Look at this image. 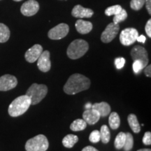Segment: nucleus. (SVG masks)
Wrapping results in <instances>:
<instances>
[{
    "label": "nucleus",
    "mask_w": 151,
    "mask_h": 151,
    "mask_svg": "<svg viewBox=\"0 0 151 151\" xmlns=\"http://www.w3.org/2000/svg\"><path fill=\"white\" fill-rule=\"evenodd\" d=\"M37 67L42 72H48L51 68V62L50 60V52L48 50L43 51L37 60Z\"/></svg>",
    "instance_id": "nucleus-12"
},
{
    "label": "nucleus",
    "mask_w": 151,
    "mask_h": 151,
    "mask_svg": "<svg viewBox=\"0 0 151 151\" xmlns=\"http://www.w3.org/2000/svg\"><path fill=\"white\" fill-rule=\"evenodd\" d=\"M100 117L101 116H100L99 113L93 109H86L83 113V120L86 122L87 124H90V125L97 123L99 120Z\"/></svg>",
    "instance_id": "nucleus-15"
},
{
    "label": "nucleus",
    "mask_w": 151,
    "mask_h": 151,
    "mask_svg": "<svg viewBox=\"0 0 151 151\" xmlns=\"http://www.w3.org/2000/svg\"><path fill=\"white\" fill-rule=\"evenodd\" d=\"M127 121L129 127L134 133H139L141 131V126L138 121L137 117L134 114H129L127 117Z\"/></svg>",
    "instance_id": "nucleus-18"
},
{
    "label": "nucleus",
    "mask_w": 151,
    "mask_h": 151,
    "mask_svg": "<svg viewBox=\"0 0 151 151\" xmlns=\"http://www.w3.org/2000/svg\"><path fill=\"white\" fill-rule=\"evenodd\" d=\"M18 85V80L14 76L5 74L0 77V91H9Z\"/></svg>",
    "instance_id": "nucleus-10"
},
{
    "label": "nucleus",
    "mask_w": 151,
    "mask_h": 151,
    "mask_svg": "<svg viewBox=\"0 0 151 151\" xmlns=\"http://www.w3.org/2000/svg\"><path fill=\"white\" fill-rule=\"evenodd\" d=\"M120 26L118 24H114L113 22L109 23L106 27L101 36V40L104 43H110L119 32Z\"/></svg>",
    "instance_id": "nucleus-8"
},
{
    "label": "nucleus",
    "mask_w": 151,
    "mask_h": 151,
    "mask_svg": "<svg viewBox=\"0 0 151 151\" xmlns=\"http://www.w3.org/2000/svg\"><path fill=\"white\" fill-rule=\"evenodd\" d=\"M145 30H146V32L147 35L148 36V37H151V20L149 19L148 21L147 22L146 24V27H145Z\"/></svg>",
    "instance_id": "nucleus-33"
},
{
    "label": "nucleus",
    "mask_w": 151,
    "mask_h": 151,
    "mask_svg": "<svg viewBox=\"0 0 151 151\" xmlns=\"http://www.w3.org/2000/svg\"><path fill=\"white\" fill-rule=\"evenodd\" d=\"M14 1H22V0H14Z\"/></svg>",
    "instance_id": "nucleus-40"
},
{
    "label": "nucleus",
    "mask_w": 151,
    "mask_h": 151,
    "mask_svg": "<svg viewBox=\"0 0 151 151\" xmlns=\"http://www.w3.org/2000/svg\"><path fill=\"white\" fill-rule=\"evenodd\" d=\"M89 45L83 39H76L70 43L67 48V55L71 60H77L86 53Z\"/></svg>",
    "instance_id": "nucleus-3"
},
{
    "label": "nucleus",
    "mask_w": 151,
    "mask_h": 151,
    "mask_svg": "<svg viewBox=\"0 0 151 151\" xmlns=\"http://www.w3.org/2000/svg\"><path fill=\"white\" fill-rule=\"evenodd\" d=\"M10 38V30L6 25L0 23V43H5Z\"/></svg>",
    "instance_id": "nucleus-22"
},
{
    "label": "nucleus",
    "mask_w": 151,
    "mask_h": 151,
    "mask_svg": "<svg viewBox=\"0 0 151 151\" xmlns=\"http://www.w3.org/2000/svg\"><path fill=\"white\" fill-rule=\"evenodd\" d=\"M87 127V123L83 119H77L70 125V129L73 132H78L84 130Z\"/></svg>",
    "instance_id": "nucleus-21"
},
{
    "label": "nucleus",
    "mask_w": 151,
    "mask_h": 151,
    "mask_svg": "<svg viewBox=\"0 0 151 151\" xmlns=\"http://www.w3.org/2000/svg\"><path fill=\"white\" fill-rule=\"evenodd\" d=\"M39 10V4L36 0H28L22 5L20 11L25 16H32Z\"/></svg>",
    "instance_id": "nucleus-11"
},
{
    "label": "nucleus",
    "mask_w": 151,
    "mask_h": 151,
    "mask_svg": "<svg viewBox=\"0 0 151 151\" xmlns=\"http://www.w3.org/2000/svg\"><path fill=\"white\" fill-rule=\"evenodd\" d=\"M89 140L90 142L96 143H98L101 140V137H100V133L99 130H94L90 133L89 137Z\"/></svg>",
    "instance_id": "nucleus-29"
},
{
    "label": "nucleus",
    "mask_w": 151,
    "mask_h": 151,
    "mask_svg": "<svg viewBox=\"0 0 151 151\" xmlns=\"http://www.w3.org/2000/svg\"><path fill=\"white\" fill-rule=\"evenodd\" d=\"M109 123L112 129H116L120 127V118L116 112L111 113L109 118Z\"/></svg>",
    "instance_id": "nucleus-20"
},
{
    "label": "nucleus",
    "mask_w": 151,
    "mask_h": 151,
    "mask_svg": "<svg viewBox=\"0 0 151 151\" xmlns=\"http://www.w3.org/2000/svg\"><path fill=\"white\" fill-rule=\"evenodd\" d=\"M139 32L134 28H126L120 35V41L123 46H129L137 41Z\"/></svg>",
    "instance_id": "nucleus-6"
},
{
    "label": "nucleus",
    "mask_w": 151,
    "mask_h": 151,
    "mask_svg": "<svg viewBox=\"0 0 151 151\" xmlns=\"http://www.w3.org/2000/svg\"><path fill=\"white\" fill-rule=\"evenodd\" d=\"M142 141L145 145H146V146H148V145L150 146L151 144V133L150 132H146V133L144 134Z\"/></svg>",
    "instance_id": "nucleus-32"
},
{
    "label": "nucleus",
    "mask_w": 151,
    "mask_h": 151,
    "mask_svg": "<svg viewBox=\"0 0 151 151\" xmlns=\"http://www.w3.org/2000/svg\"><path fill=\"white\" fill-rule=\"evenodd\" d=\"M93 14L94 11L92 9L84 8L81 5L75 6L71 11V15L75 18H91Z\"/></svg>",
    "instance_id": "nucleus-14"
},
{
    "label": "nucleus",
    "mask_w": 151,
    "mask_h": 151,
    "mask_svg": "<svg viewBox=\"0 0 151 151\" xmlns=\"http://www.w3.org/2000/svg\"><path fill=\"white\" fill-rule=\"evenodd\" d=\"M144 73L147 77L151 76V65H147L146 67L144 68Z\"/></svg>",
    "instance_id": "nucleus-34"
},
{
    "label": "nucleus",
    "mask_w": 151,
    "mask_h": 151,
    "mask_svg": "<svg viewBox=\"0 0 151 151\" xmlns=\"http://www.w3.org/2000/svg\"><path fill=\"white\" fill-rule=\"evenodd\" d=\"M125 64V60L124 58H118L115 60V65L118 69H122Z\"/></svg>",
    "instance_id": "nucleus-31"
},
{
    "label": "nucleus",
    "mask_w": 151,
    "mask_h": 151,
    "mask_svg": "<svg viewBox=\"0 0 151 151\" xmlns=\"http://www.w3.org/2000/svg\"><path fill=\"white\" fill-rule=\"evenodd\" d=\"M99 133L101 141H102V143H108L111 139V133L109 127L105 124H104V125L101 126Z\"/></svg>",
    "instance_id": "nucleus-23"
},
{
    "label": "nucleus",
    "mask_w": 151,
    "mask_h": 151,
    "mask_svg": "<svg viewBox=\"0 0 151 151\" xmlns=\"http://www.w3.org/2000/svg\"><path fill=\"white\" fill-rule=\"evenodd\" d=\"M125 133H124V132H120L116 136V138L114 141V146L116 147V148L120 150V149L123 148L124 141H125Z\"/></svg>",
    "instance_id": "nucleus-24"
},
{
    "label": "nucleus",
    "mask_w": 151,
    "mask_h": 151,
    "mask_svg": "<svg viewBox=\"0 0 151 151\" xmlns=\"http://www.w3.org/2000/svg\"><path fill=\"white\" fill-rule=\"evenodd\" d=\"M91 109H93L96 110L99 113L101 117H106L109 113H111V106L108 103L102 101L100 103H95L93 105H92Z\"/></svg>",
    "instance_id": "nucleus-17"
},
{
    "label": "nucleus",
    "mask_w": 151,
    "mask_h": 151,
    "mask_svg": "<svg viewBox=\"0 0 151 151\" xmlns=\"http://www.w3.org/2000/svg\"><path fill=\"white\" fill-rule=\"evenodd\" d=\"M48 93V88L44 84L33 83L28 88L26 95L31 99L32 105H36L41 102Z\"/></svg>",
    "instance_id": "nucleus-4"
},
{
    "label": "nucleus",
    "mask_w": 151,
    "mask_h": 151,
    "mask_svg": "<svg viewBox=\"0 0 151 151\" xmlns=\"http://www.w3.org/2000/svg\"><path fill=\"white\" fill-rule=\"evenodd\" d=\"M122 6L120 5H114L112 6L109 7L105 10V14L107 16H115V15L118 14L120 11L122 10Z\"/></svg>",
    "instance_id": "nucleus-27"
},
{
    "label": "nucleus",
    "mask_w": 151,
    "mask_h": 151,
    "mask_svg": "<svg viewBox=\"0 0 151 151\" xmlns=\"http://www.w3.org/2000/svg\"><path fill=\"white\" fill-rule=\"evenodd\" d=\"M137 41H139V42L140 43H144L146 42V38L145 37L144 35H140V36H138L137 39Z\"/></svg>",
    "instance_id": "nucleus-36"
},
{
    "label": "nucleus",
    "mask_w": 151,
    "mask_h": 151,
    "mask_svg": "<svg viewBox=\"0 0 151 151\" xmlns=\"http://www.w3.org/2000/svg\"><path fill=\"white\" fill-rule=\"evenodd\" d=\"M146 0H131L130 6L134 11H139L143 8Z\"/></svg>",
    "instance_id": "nucleus-28"
},
{
    "label": "nucleus",
    "mask_w": 151,
    "mask_h": 151,
    "mask_svg": "<svg viewBox=\"0 0 151 151\" xmlns=\"http://www.w3.org/2000/svg\"><path fill=\"white\" fill-rule=\"evenodd\" d=\"M43 52V48L41 45L35 44L28 49L27 52L24 54V58L25 60H27L29 63H34V62L37 61L39 56Z\"/></svg>",
    "instance_id": "nucleus-13"
},
{
    "label": "nucleus",
    "mask_w": 151,
    "mask_h": 151,
    "mask_svg": "<svg viewBox=\"0 0 151 151\" xmlns=\"http://www.w3.org/2000/svg\"><path fill=\"white\" fill-rule=\"evenodd\" d=\"M78 141V137L77 136L74 134H68L62 140V144L66 148H71Z\"/></svg>",
    "instance_id": "nucleus-19"
},
{
    "label": "nucleus",
    "mask_w": 151,
    "mask_h": 151,
    "mask_svg": "<svg viewBox=\"0 0 151 151\" xmlns=\"http://www.w3.org/2000/svg\"><path fill=\"white\" fill-rule=\"evenodd\" d=\"M32 105L31 99L27 95L20 96L15 99L9 105L8 112L11 117L22 116L29 109Z\"/></svg>",
    "instance_id": "nucleus-2"
},
{
    "label": "nucleus",
    "mask_w": 151,
    "mask_h": 151,
    "mask_svg": "<svg viewBox=\"0 0 151 151\" xmlns=\"http://www.w3.org/2000/svg\"><path fill=\"white\" fill-rule=\"evenodd\" d=\"M90 87V80L89 78L80 73H74L68 78L63 89L66 94L73 95L88 90Z\"/></svg>",
    "instance_id": "nucleus-1"
},
{
    "label": "nucleus",
    "mask_w": 151,
    "mask_h": 151,
    "mask_svg": "<svg viewBox=\"0 0 151 151\" xmlns=\"http://www.w3.org/2000/svg\"><path fill=\"white\" fill-rule=\"evenodd\" d=\"M127 18V13L124 9H122V10L116 14L113 18V23L114 24H119L124 20H125Z\"/></svg>",
    "instance_id": "nucleus-26"
},
{
    "label": "nucleus",
    "mask_w": 151,
    "mask_h": 151,
    "mask_svg": "<svg viewBox=\"0 0 151 151\" xmlns=\"http://www.w3.org/2000/svg\"><path fill=\"white\" fill-rule=\"evenodd\" d=\"M145 4H146V6L147 10H148V12L149 14H151V0H146L145 1Z\"/></svg>",
    "instance_id": "nucleus-35"
},
{
    "label": "nucleus",
    "mask_w": 151,
    "mask_h": 151,
    "mask_svg": "<svg viewBox=\"0 0 151 151\" xmlns=\"http://www.w3.org/2000/svg\"><path fill=\"white\" fill-rule=\"evenodd\" d=\"M48 147V139L43 134L35 136L25 143V150L27 151H46Z\"/></svg>",
    "instance_id": "nucleus-5"
},
{
    "label": "nucleus",
    "mask_w": 151,
    "mask_h": 151,
    "mask_svg": "<svg viewBox=\"0 0 151 151\" xmlns=\"http://www.w3.org/2000/svg\"><path fill=\"white\" fill-rule=\"evenodd\" d=\"M82 151H99V150H98L97 149H96L95 148H94V147L88 146L85 147V148L82 150Z\"/></svg>",
    "instance_id": "nucleus-37"
},
{
    "label": "nucleus",
    "mask_w": 151,
    "mask_h": 151,
    "mask_svg": "<svg viewBox=\"0 0 151 151\" xmlns=\"http://www.w3.org/2000/svg\"><path fill=\"white\" fill-rule=\"evenodd\" d=\"M144 69V66L140 60H135L133 63V70L135 73H139Z\"/></svg>",
    "instance_id": "nucleus-30"
},
{
    "label": "nucleus",
    "mask_w": 151,
    "mask_h": 151,
    "mask_svg": "<svg viewBox=\"0 0 151 151\" xmlns=\"http://www.w3.org/2000/svg\"><path fill=\"white\" fill-rule=\"evenodd\" d=\"M69 27L67 24L60 23L48 32V36L52 40H60L68 35Z\"/></svg>",
    "instance_id": "nucleus-7"
},
{
    "label": "nucleus",
    "mask_w": 151,
    "mask_h": 151,
    "mask_svg": "<svg viewBox=\"0 0 151 151\" xmlns=\"http://www.w3.org/2000/svg\"><path fill=\"white\" fill-rule=\"evenodd\" d=\"M125 141H124V144L123 148L124 151H129L131 150L132 148H133L134 145V139L133 136H132L131 134L127 132V133H125Z\"/></svg>",
    "instance_id": "nucleus-25"
},
{
    "label": "nucleus",
    "mask_w": 151,
    "mask_h": 151,
    "mask_svg": "<svg viewBox=\"0 0 151 151\" xmlns=\"http://www.w3.org/2000/svg\"><path fill=\"white\" fill-rule=\"evenodd\" d=\"M132 58L134 61L135 60H140L142 62L144 68L148 64V55L147 50L141 46H136L132 49L131 52Z\"/></svg>",
    "instance_id": "nucleus-9"
},
{
    "label": "nucleus",
    "mask_w": 151,
    "mask_h": 151,
    "mask_svg": "<svg viewBox=\"0 0 151 151\" xmlns=\"http://www.w3.org/2000/svg\"><path fill=\"white\" fill-rule=\"evenodd\" d=\"M137 151H151V150L148 148H143V149H140V150H139Z\"/></svg>",
    "instance_id": "nucleus-39"
},
{
    "label": "nucleus",
    "mask_w": 151,
    "mask_h": 151,
    "mask_svg": "<svg viewBox=\"0 0 151 151\" xmlns=\"http://www.w3.org/2000/svg\"><path fill=\"white\" fill-rule=\"evenodd\" d=\"M75 27L78 32L81 35H86L92 31L93 25H92V22L79 19L76 22Z\"/></svg>",
    "instance_id": "nucleus-16"
},
{
    "label": "nucleus",
    "mask_w": 151,
    "mask_h": 151,
    "mask_svg": "<svg viewBox=\"0 0 151 151\" xmlns=\"http://www.w3.org/2000/svg\"><path fill=\"white\" fill-rule=\"evenodd\" d=\"M91 107H92V104H88L86 105V109H91Z\"/></svg>",
    "instance_id": "nucleus-38"
}]
</instances>
